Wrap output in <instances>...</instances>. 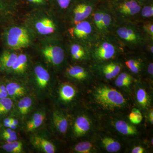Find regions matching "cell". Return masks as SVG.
Here are the masks:
<instances>
[{
    "mask_svg": "<svg viewBox=\"0 0 153 153\" xmlns=\"http://www.w3.org/2000/svg\"><path fill=\"white\" fill-rule=\"evenodd\" d=\"M93 95L96 102L105 109L120 108L126 104V99L121 93L106 85H100L96 88Z\"/></svg>",
    "mask_w": 153,
    "mask_h": 153,
    "instance_id": "cell-1",
    "label": "cell"
},
{
    "mask_svg": "<svg viewBox=\"0 0 153 153\" xmlns=\"http://www.w3.org/2000/svg\"><path fill=\"white\" fill-rule=\"evenodd\" d=\"M6 41L8 46L14 49L25 48L30 43L27 31L19 27H14L9 30L6 35Z\"/></svg>",
    "mask_w": 153,
    "mask_h": 153,
    "instance_id": "cell-2",
    "label": "cell"
},
{
    "mask_svg": "<svg viewBox=\"0 0 153 153\" xmlns=\"http://www.w3.org/2000/svg\"><path fill=\"white\" fill-rule=\"evenodd\" d=\"M43 54L47 61L54 65H60L64 60V51L58 46L46 47L43 50Z\"/></svg>",
    "mask_w": 153,
    "mask_h": 153,
    "instance_id": "cell-3",
    "label": "cell"
},
{
    "mask_svg": "<svg viewBox=\"0 0 153 153\" xmlns=\"http://www.w3.org/2000/svg\"><path fill=\"white\" fill-rule=\"evenodd\" d=\"M91 123L90 119L84 115L76 117L73 127V133L75 137L85 135L90 130Z\"/></svg>",
    "mask_w": 153,
    "mask_h": 153,
    "instance_id": "cell-4",
    "label": "cell"
},
{
    "mask_svg": "<svg viewBox=\"0 0 153 153\" xmlns=\"http://www.w3.org/2000/svg\"><path fill=\"white\" fill-rule=\"evenodd\" d=\"M115 53V49L114 46L108 42H104L94 49V56L97 60L103 61L112 58Z\"/></svg>",
    "mask_w": 153,
    "mask_h": 153,
    "instance_id": "cell-5",
    "label": "cell"
},
{
    "mask_svg": "<svg viewBox=\"0 0 153 153\" xmlns=\"http://www.w3.org/2000/svg\"><path fill=\"white\" fill-rule=\"evenodd\" d=\"M92 32L91 25L87 21H82L76 24L74 27L69 30L72 36L78 39L86 38Z\"/></svg>",
    "mask_w": 153,
    "mask_h": 153,
    "instance_id": "cell-6",
    "label": "cell"
},
{
    "mask_svg": "<svg viewBox=\"0 0 153 153\" xmlns=\"http://www.w3.org/2000/svg\"><path fill=\"white\" fill-rule=\"evenodd\" d=\"M31 142L35 147L44 153L55 152L56 147L51 142L42 137L39 136H34L31 137Z\"/></svg>",
    "mask_w": 153,
    "mask_h": 153,
    "instance_id": "cell-7",
    "label": "cell"
},
{
    "mask_svg": "<svg viewBox=\"0 0 153 153\" xmlns=\"http://www.w3.org/2000/svg\"><path fill=\"white\" fill-rule=\"evenodd\" d=\"M92 11V7L90 5L86 4H79L75 7L74 10V24L77 23L88 18Z\"/></svg>",
    "mask_w": 153,
    "mask_h": 153,
    "instance_id": "cell-8",
    "label": "cell"
},
{
    "mask_svg": "<svg viewBox=\"0 0 153 153\" xmlns=\"http://www.w3.org/2000/svg\"><path fill=\"white\" fill-rule=\"evenodd\" d=\"M18 56L15 53L8 51H4L0 55V71H4L11 70Z\"/></svg>",
    "mask_w": 153,
    "mask_h": 153,
    "instance_id": "cell-9",
    "label": "cell"
},
{
    "mask_svg": "<svg viewBox=\"0 0 153 153\" xmlns=\"http://www.w3.org/2000/svg\"><path fill=\"white\" fill-rule=\"evenodd\" d=\"M36 84L38 87L44 89L47 87L50 79L49 72L44 67L40 66H36L34 69Z\"/></svg>",
    "mask_w": 153,
    "mask_h": 153,
    "instance_id": "cell-10",
    "label": "cell"
},
{
    "mask_svg": "<svg viewBox=\"0 0 153 153\" xmlns=\"http://www.w3.org/2000/svg\"><path fill=\"white\" fill-rule=\"evenodd\" d=\"M118 36L125 41L137 44L140 41V36L133 30L126 27L120 28L117 30Z\"/></svg>",
    "mask_w": 153,
    "mask_h": 153,
    "instance_id": "cell-11",
    "label": "cell"
},
{
    "mask_svg": "<svg viewBox=\"0 0 153 153\" xmlns=\"http://www.w3.org/2000/svg\"><path fill=\"white\" fill-rule=\"evenodd\" d=\"M45 118V114L43 111H37L27 122L26 129L27 131H33L42 125Z\"/></svg>",
    "mask_w": 153,
    "mask_h": 153,
    "instance_id": "cell-12",
    "label": "cell"
},
{
    "mask_svg": "<svg viewBox=\"0 0 153 153\" xmlns=\"http://www.w3.org/2000/svg\"><path fill=\"white\" fill-rule=\"evenodd\" d=\"M36 27L41 35H46L55 32V24L52 20L47 18L41 19L36 24Z\"/></svg>",
    "mask_w": 153,
    "mask_h": 153,
    "instance_id": "cell-13",
    "label": "cell"
},
{
    "mask_svg": "<svg viewBox=\"0 0 153 153\" xmlns=\"http://www.w3.org/2000/svg\"><path fill=\"white\" fill-rule=\"evenodd\" d=\"M52 118L57 130L60 133H66L68 128V120L66 117L59 111H55L52 115Z\"/></svg>",
    "mask_w": 153,
    "mask_h": 153,
    "instance_id": "cell-14",
    "label": "cell"
},
{
    "mask_svg": "<svg viewBox=\"0 0 153 153\" xmlns=\"http://www.w3.org/2000/svg\"><path fill=\"white\" fill-rule=\"evenodd\" d=\"M115 128L118 132L124 135L134 136L138 134L135 127L125 121L120 120L116 122Z\"/></svg>",
    "mask_w": 153,
    "mask_h": 153,
    "instance_id": "cell-15",
    "label": "cell"
},
{
    "mask_svg": "<svg viewBox=\"0 0 153 153\" xmlns=\"http://www.w3.org/2000/svg\"><path fill=\"white\" fill-rule=\"evenodd\" d=\"M8 96L12 98L22 97L26 94L27 90L24 86L16 82H10L6 85Z\"/></svg>",
    "mask_w": 153,
    "mask_h": 153,
    "instance_id": "cell-16",
    "label": "cell"
},
{
    "mask_svg": "<svg viewBox=\"0 0 153 153\" xmlns=\"http://www.w3.org/2000/svg\"><path fill=\"white\" fill-rule=\"evenodd\" d=\"M76 94V91L73 85L68 83L63 84L59 90V96L62 101L69 102L74 99Z\"/></svg>",
    "mask_w": 153,
    "mask_h": 153,
    "instance_id": "cell-17",
    "label": "cell"
},
{
    "mask_svg": "<svg viewBox=\"0 0 153 153\" xmlns=\"http://www.w3.org/2000/svg\"><path fill=\"white\" fill-rule=\"evenodd\" d=\"M119 9L121 13L128 16H134L140 12L141 7L135 1H130L122 4Z\"/></svg>",
    "mask_w": 153,
    "mask_h": 153,
    "instance_id": "cell-18",
    "label": "cell"
},
{
    "mask_svg": "<svg viewBox=\"0 0 153 153\" xmlns=\"http://www.w3.org/2000/svg\"><path fill=\"white\" fill-rule=\"evenodd\" d=\"M121 69L120 65L117 63H110L103 66L102 71L105 78L111 79L119 74Z\"/></svg>",
    "mask_w": 153,
    "mask_h": 153,
    "instance_id": "cell-19",
    "label": "cell"
},
{
    "mask_svg": "<svg viewBox=\"0 0 153 153\" xmlns=\"http://www.w3.org/2000/svg\"><path fill=\"white\" fill-rule=\"evenodd\" d=\"M67 73L71 78L77 80H83L88 76V73L80 66H71L67 68Z\"/></svg>",
    "mask_w": 153,
    "mask_h": 153,
    "instance_id": "cell-20",
    "label": "cell"
},
{
    "mask_svg": "<svg viewBox=\"0 0 153 153\" xmlns=\"http://www.w3.org/2000/svg\"><path fill=\"white\" fill-rule=\"evenodd\" d=\"M101 143L105 150L110 153L117 152L121 147L120 143L109 137L102 138Z\"/></svg>",
    "mask_w": 153,
    "mask_h": 153,
    "instance_id": "cell-21",
    "label": "cell"
},
{
    "mask_svg": "<svg viewBox=\"0 0 153 153\" xmlns=\"http://www.w3.org/2000/svg\"><path fill=\"white\" fill-rule=\"evenodd\" d=\"M27 58L26 55L21 54L18 56L17 60L11 69L15 73L18 74L24 73L27 66Z\"/></svg>",
    "mask_w": 153,
    "mask_h": 153,
    "instance_id": "cell-22",
    "label": "cell"
},
{
    "mask_svg": "<svg viewBox=\"0 0 153 153\" xmlns=\"http://www.w3.org/2000/svg\"><path fill=\"white\" fill-rule=\"evenodd\" d=\"M33 104V100L29 97H25L21 99L18 103V111L19 114L22 116L27 114Z\"/></svg>",
    "mask_w": 153,
    "mask_h": 153,
    "instance_id": "cell-23",
    "label": "cell"
},
{
    "mask_svg": "<svg viewBox=\"0 0 153 153\" xmlns=\"http://www.w3.org/2000/svg\"><path fill=\"white\" fill-rule=\"evenodd\" d=\"M136 99L138 103L143 108H146L149 105V96L147 92L142 88H140L137 90Z\"/></svg>",
    "mask_w": 153,
    "mask_h": 153,
    "instance_id": "cell-24",
    "label": "cell"
},
{
    "mask_svg": "<svg viewBox=\"0 0 153 153\" xmlns=\"http://www.w3.org/2000/svg\"><path fill=\"white\" fill-rule=\"evenodd\" d=\"M2 149L9 153H22L23 152V144L22 142L14 141L13 142L3 145Z\"/></svg>",
    "mask_w": 153,
    "mask_h": 153,
    "instance_id": "cell-25",
    "label": "cell"
},
{
    "mask_svg": "<svg viewBox=\"0 0 153 153\" xmlns=\"http://www.w3.org/2000/svg\"><path fill=\"white\" fill-rule=\"evenodd\" d=\"M132 78L129 74L123 72L118 76L115 80V85L119 87H128L131 84Z\"/></svg>",
    "mask_w": 153,
    "mask_h": 153,
    "instance_id": "cell-26",
    "label": "cell"
},
{
    "mask_svg": "<svg viewBox=\"0 0 153 153\" xmlns=\"http://www.w3.org/2000/svg\"><path fill=\"white\" fill-rule=\"evenodd\" d=\"M93 145L88 141L78 143L74 146V150L79 153H90L93 151Z\"/></svg>",
    "mask_w": 153,
    "mask_h": 153,
    "instance_id": "cell-27",
    "label": "cell"
},
{
    "mask_svg": "<svg viewBox=\"0 0 153 153\" xmlns=\"http://www.w3.org/2000/svg\"><path fill=\"white\" fill-rule=\"evenodd\" d=\"M13 106L11 98L7 97L0 99V116L4 115L10 112Z\"/></svg>",
    "mask_w": 153,
    "mask_h": 153,
    "instance_id": "cell-28",
    "label": "cell"
},
{
    "mask_svg": "<svg viewBox=\"0 0 153 153\" xmlns=\"http://www.w3.org/2000/svg\"><path fill=\"white\" fill-rule=\"evenodd\" d=\"M70 51L72 58L74 60H80L85 56V52L82 47L78 44H73L71 46Z\"/></svg>",
    "mask_w": 153,
    "mask_h": 153,
    "instance_id": "cell-29",
    "label": "cell"
},
{
    "mask_svg": "<svg viewBox=\"0 0 153 153\" xmlns=\"http://www.w3.org/2000/svg\"><path fill=\"white\" fill-rule=\"evenodd\" d=\"M126 65L132 72L137 74L141 68L142 64L139 60L131 59L126 61Z\"/></svg>",
    "mask_w": 153,
    "mask_h": 153,
    "instance_id": "cell-30",
    "label": "cell"
},
{
    "mask_svg": "<svg viewBox=\"0 0 153 153\" xmlns=\"http://www.w3.org/2000/svg\"><path fill=\"white\" fill-rule=\"evenodd\" d=\"M143 116L140 111L134 108L131 113L129 115V119L134 124H138L140 123L142 120Z\"/></svg>",
    "mask_w": 153,
    "mask_h": 153,
    "instance_id": "cell-31",
    "label": "cell"
},
{
    "mask_svg": "<svg viewBox=\"0 0 153 153\" xmlns=\"http://www.w3.org/2000/svg\"><path fill=\"white\" fill-rule=\"evenodd\" d=\"M102 13L97 12L94 16V20L96 26L100 30H102Z\"/></svg>",
    "mask_w": 153,
    "mask_h": 153,
    "instance_id": "cell-32",
    "label": "cell"
},
{
    "mask_svg": "<svg viewBox=\"0 0 153 153\" xmlns=\"http://www.w3.org/2000/svg\"><path fill=\"white\" fill-rule=\"evenodd\" d=\"M111 18L109 14L102 13V30L106 29L110 25Z\"/></svg>",
    "mask_w": 153,
    "mask_h": 153,
    "instance_id": "cell-33",
    "label": "cell"
},
{
    "mask_svg": "<svg viewBox=\"0 0 153 153\" xmlns=\"http://www.w3.org/2000/svg\"><path fill=\"white\" fill-rule=\"evenodd\" d=\"M141 14L145 18H150L153 16V7L152 6H147L144 7L142 10Z\"/></svg>",
    "mask_w": 153,
    "mask_h": 153,
    "instance_id": "cell-34",
    "label": "cell"
},
{
    "mask_svg": "<svg viewBox=\"0 0 153 153\" xmlns=\"http://www.w3.org/2000/svg\"><path fill=\"white\" fill-rule=\"evenodd\" d=\"M2 136H7L10 137L13 141L16 140L17 137L16 132L14 130L11 129V128H7L3 131L2 133Z\"/></svg>",
    "mask_w": 153,
    "mask_h": 153,
    "instance_id": "cell-35",
    "label": "cell"
},
{
    "mask_svg": "<svg viewBox=\"0 0 153 153\" xmlns=\"http://www.w3.org/2000/svg\"><path fill=\"white\" fill-rule=\"evenodd\" d=\"M8 97L6 85L0 83V99Z\"/></svg>",
    "mask_w": 153,
    "mask_h": 153,
    "instance_id": "cell-36",
    "label": "cell"
},
{
    "mask_svg": "<svg viewBox=\"0 0 153 153\" xmlns=\"http://www.w3.org/2000/svg\"><path fill=\"white\" fill-rule=\"evenodd\" d=\"M58 4L62 9H66L68 7L71 0H57Z\"/></svg>",
    "mask_w": 153,
    "mask_h": 153,
    "instance_id": "cell-37",
    "label": "cell"
},
{
    "mask_svg": "<svg viewBox=\"0 0 153 153\" xmlns=\"http://www.w3.org/2000/svg\"><path fill=\"white\" fill-rule=\"evenodd\" d=\"M145 152V149L142 147L138 146L134 147L131 150L132 153H143Z\"/></svg>",
    "mask_w": 153,
    "mask_h": 153,
    "instance_id": "cell-38",
    "label": "cell"
},
{
    "mask_svg": "<svg viewBox=\"0 0 153 153\" xmlns=\"http://www.w3.org/2000/svg\"><path fill=\"white\" fill-rule=\"evenodd\" d=\"M145 29L146 31L151 36L153 37V24H150L146 25L145 27Z\"/></svg>",
    "mask_w": 153,
    "mask_h": 153,
    "instance_id": "cell-39",
    "label": "cell"
},
{
    "mask_svg": "<svg viewBox=\"0 0 153 153\" xmlns=\"http://www.w3.org/2000/svg\"><path fill=\"white\" fill-rule=\"evenodd\" d=\"M148 71L149 74L151 76H153V64L152 63H151L148 66Z\"/></svg>",
    "mask_w": 153,
    "mask_h": 153,
    "instance_id": "cell-40",
    "label": "cell"
},
{
    "mask_svg": "<svg viewBox=\"0 0 153 153\" xmlns=\"http://www.w3.org/2000/svg\"><path fill=\"white\" fill-rule=\"evenodd\" d=\"M149 120L150 121L151 124H153V109L151 110L150 112L149 115Z\"/></svg>",
    "mask_w": 153,
    "mask_h": 153,
    "instance_id": "cell-41",
    "label": "cell"
},
{
    "mask_svg": "<svg viewBox=\"0 0 153 153\" xmlns=\"http://www.w3.org/2000/svg\"><path fill=\"white\" fill-rule=\"evenodd\" d=\"M13 118H7L4 120L3 122L4 123H11Z\"/></svg>",
    "mask_w": 153,
    "mask_h": 153,
    "instance_id": "cell-42",
    "label": "cell"
},
{
    "mask_svg": "<svg viewBox=\"0 0 153 153\" xmlns=\"http://www.w3.org/2000/svg\"><path fill=\"white\" fill-rule=\"evenodd\" d=\"M29 1L36 4H41L44 1V0H28Z\"/></svg>",
    "mask_w": 153,
    "mask_h": 153,
    "instance_id": "cell-43",
    "label": "cell"
},
{
    "mask_svg": "<svg viewBox=\"0 0 153 153\" xmlns=\"http://www.w3.org/2000/svg\"><path fill=\"white\" fill-rule=\"evenodd\" d=\"M11 123L13 124L14 125L17 126L18 124H19V121L16 119L13 118Z\"/></svg>",
    "mask_w": 153,
    "mask_h": 153,
    "instance_id": "cell-44",
    "label": "cell"
},
{
    "mask_svg": "<svg viewBox=\"0 0 153 153\" xmlns=\"http://www.w3.org/2000/svg\"><path fill=\"white\" fill-rule=\"evenodd\" d=\"M17 126L14 125L13 124L11 123L10 126V128H11L12 130H15Z\"/></svg>",
    "mask_w": 153,
    "mask_h": 153,
    "instance_id": "cell-45",
    "label": "cell"
},
{
    "mask_svg": "<svg viewBox=\"0 0 153 153\" xmlns=\"http://www.w3.org/2000/svg\"><path fill=\"white\" fill-rule=\"evenodd\" d=\"M150 50H151V52H152V53H153V46H152V47H151V48H150Z\"/></svg>",
    "mask_w": 153,
    "mask_h": 153,
    "instance_id": "cell-46",
    "label": "cell"
}]
</instances>
